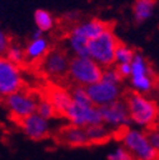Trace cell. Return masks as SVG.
<instances>
[{"label": "cell", "instance_id": "obj_1", "mask_svg": "<svg viewBox=\"0 0 159 160\" xmlns=\"http://www.w3.org/2000/svg\"><path fill=\"white\" fill-rule=\"evenodd\" d=\"M126 104L129 108L131 122L139 128H150L158 125L159 121V107L156 101L146 94L131 92L126 97Z\"/></svg>", "mask_w": 159, "mask_h": 160}, {"label": "cell", "instance_id": "obj_2", "mask_svg": "<svg viewBox=\"0 0 159 160\" xmlns=\"http://www.w3.org/2000/svg\"><path fill=\"white\" fill-rule=\"evenodd\" d=\"M121 145L125 146L134 160H158L159 152L151 146L146 131L139 127H127L120 133Z\"/></svg>", "mask_w": 159, "mask_h": 160}, {"label": "cell", "instance_id": "obj_3", "mask_svg": "<svg viewBox=\"0 0 159 160\" xmlns=\"http://www.w3.org/2000/svg\"><path fill=\"white\" fill-rule=\"evenodd\" d=\"M105 68H102L93 58L74 56L70 60L68 76L75 85L89 87L102 79Z\"/></svg>", "mask_w": 159, "mask_h": 160}, {"label": "cell", "instance_id": "obj_4", "mask_svg": "<svg viewBox=\"0 0 159 160\" xmlns=\"http://www.w3.org/2000/svg\"><path fill=\"white\" fill-rule=\"evenodd\" d=\"M130 85L134 92L146 95L154 92L156 88V79L150 68V64L140 52H136L134 60L131 61Z\"/></svg>", "mask_w": 159, "mask_h": 160}, {"label": "cell", "instance_id": "obj_5", "mask_svg": "<svg viewBox=\"0 0 159 160\" xmlns=\"http://www.w3.org/2000/svg\"><path fill=\"white\" fill-rule=\"evenodd\" d=\"M39 99L41 98L34 93L21 89L10 95L4 97V106L9 112L10 117L21 122L22 119L37 112Z\"/></svg>", "mask_w": 159, "mask_h": 160}, {"label": "cell", "instance_id": "obj_6", "mask_svg": "<svg viewBox=\"0 0 159 160\" xmlns=\"http://www.w3.org/2000/svg\"><path fill=\"white\" fill-rule=\"evenodd\" d=\"M117 38L111 28L89 42V57L102 68H110L115 64V53L118 46Z\"/></svg>", "mask_w": 159, "mask_h": 160}, {"label": "cell", "instance_id": "obj_7", "mask_svg": "<svg viewBox=\"0 0 159 160\" xmlns=\"http://www.w3.org/2000/svg\"><path fill=\"white\" fill-rule=\"evenodd\" d=\"M64 116L69 121L70 125L84 127V128H87L92 125L103 123L101 108L97 107L93 103L73 102Z\"/></svg>", "mask_w": 159, "mask_h": 160}, {"label": "cell", "instance_id": "obj_8", "mask_svg": "<svg viewBox=\"0 0 159 160\" xmlns=\"http://www.w3.org/2000/svg\"><path fill=\"white\" fill-rule=\"evenodd\" d=\"M101 113L103 123L112 132H121L122 130L127 128L131 122L126 101L122 99L101 107Z\"/></svg>", "mask_w": 159, "mask_h": 160}, {"label": "cell", "instance_id": "obj_9", "mask_svg": "<svg viewBox=\"0 0 159 160\" xmlns=\"http://www.w3.org/2000/svg\"><path fill=\"white\" fill-rule=\"evenodd\" d=\"M23 88V75L21 66L13 64L8 58L0 60V94L2 97L10 95Z\"/></svg>", "mask_w": 159, "mask_h": 160}, {"label": "cell", "instance_id": "obj_10", "mask_svg": "<svg viewBox=\"0 0 159 160\" xmlns=\"http://www.w3.org/2000/svg\"><path fill=\"white\" fill-rule=\"evenodd\" d=\"M87 92L93 104H95L99 108L121 99V94H122L120 84L105 82L102 79L99 82L87 87Z\"/></svg>", "mask_w": 159, "mask_h": 160}, {"label": "cell", "instance_id": "obj_11", "mask_svg": "<svg viewBox=\"0 0 159 160\" xmlns=\"http://www.w3.org/2000/svg\"><path fill=\"white\" fill-rule=\"evenodd\" d=\"M70 60L61 50H51L41 61V69L51 79H60L68 75Z\"/></svg>", "mask_w": 159, "mask_h": 160}, {"label": "cell", "instance_id": "obj_12", "mask_svg": "<svg viewBox=\"0 0 159 160\" xmlns=\"http://www.w3.org/2000/svg\"><path fill=\"white\" fill-rule=\"evenodd\" d=\"M19 126H21L23 133L28 138L34 140V141L44 140L50 133V119L44 118L37 112L22 119L19 122Z\"/></svg>", "mask_w": 159, "mask_h": 160}, {"label": "cell", "instance_id": "obj_13", "mask_svg": "<svg viewBox=\"0 0 159 160\" xmlns=\"http://www.w3.org/2000/svg\"><path fill=\"white\" fill-rule=\"evenodd\" d=\"M60 140L63 144H65L68 146H73V148L85 146L89 144L87 130L84 127H79V126H74V125H70L61 130Z\"/></svg>", "mask_w": 159, "mask_h": 160}, {"label": "cell", "instance_id": "obj_14", "mask_svg": "<svg viewBox=\"0 0 159 160\" xmlns=\"http://www.w3.org/2000/svg\"><path fill=\"white\" fill-rule=\"evenodd\" d=\"M26 57L27 62L42 61L45 56L50 52V43L45 37L41 38H31V41L26 45Z\"/></svg>", "mask_w": 159, "mask_h": 160}, {"label": "cell", "instance_id": "obj_15", "mask_svg": "<svg viewBox=\"0 0 159 160\" xmlns=\"http://www.w3.org/2000/svg\"><path fill=\"white\" fill-rule=\"evenodd\" d=\"M108 28H110V26L106 22L101 21V19H95V18L90 19V21H87V22H83V23H79L75 27H73L74 31L80 33L85 38H88L89 41L97 38L98 36H101Z\"/></svg>", "mask_w": 159, "mask_h": 160}, {"label": "cell", "instance_id": "obj_16", "mask_svg": "<svg viewBox=\"0 0 159 160\" xmlns=\"http://www.w3.org/2000/svg\"><path fill=\"white\" fill-rule=\"evenodd\" d=\"M47 98L52 102L54 107L56 108V112L59 114H65L68 108L73 103V98H71V92L66 90L61 87H55L49 92Z\"/></svg>", "mask_w": 159, "mask_h": 160}, {"label": "cell", "instance_id": "obj_17", "mask_svg": "<svg viewBox=\"0 0 159 160\" xmlns=\"http://www.w3.org/2000/svg\"><path fill=\"white\" fill-rule=\"evenodd\" d=\"M89 39L78 33L71 28L69 36H68V46L70 51L74 53V56L80 57H88L89 56Z\"/></svg>", "mask_w": 159, "mask_h": 160}, {"label": "cell", "instance_id": "obj_18", "mask_svg": "<svg viewBox=\"0 0 159 160\" xmlns=\"http://www.w3.org/2000/svg\"><path fill=\"white\" fill-rule=\"evenodd\" d=\"M155 10V0H136L132 7V15L137 23H144L153 17Z\"/></svg>", "mask_w": 159, "mask_h": 160}, {"label": "cell", "instance_id": "obj_19", "mask_svg": "<svg viewBox=\"0 0 159 160\" xmlns=\"http://www.w3.org/2000/svg\"><path fill=\"white\" fill-rule=\"evenodd\" d=\"M89 144H101L105 142L111 136V130L105 125V123H98V125H92L85 128Z\"/></svg>", "mask_w": 159, "mask_h": 160}, {"label": "cell", "instance_id": "obj_20", "mask_svg": "<svg viewBox=\"0 0 159 160\" xmlns=\"http://www.w3.org/2000/svg\"><path fill=\"white\" fill-rule=\"evenodd\" d=\"M33 21H34L36 27L44 32L51 31L55 24V19L52 14L45 9H37L33 14Z\"/></svg>", "mask_w": 159, "mask_h": 160}, {"label": "cell", "instance_id": "obj_21", "mask_svg": "<svg viewBox=\"0 0 159 160\" xmlns=\"http://www.w3.org/2000/svg\"><path fill=\"white\" fill-rule=\"evenodd\" d=\"M3 57L8 58L9 61H12L13 64H17L21 66L23 62L27 61V57H26V50L15 43H12L9 46V48L7 50V52L3 55Z\"/></svg>", "mask_w": 159, "mask_h": 160}, {"label": "cell", "instance_id": "obj_22", "mask_svg": "<svg viewBox=\"0 0 159 160\" xmlns=\"http://www.w3.org/2000/svg\"><path fill=\"white\" fill-rule=\"evenodd\" d=\"M136 52L127 45L125 43H118L117 48H116V53H115V64H130L134 57H135Z\"/></svg>", "mask_w": 159, "mask_h": 160}, {"label": "cell", "instance_id": "obj_23", "mask_svg": "<svg viewBox=\"0 0 159 160\" xmlns=\"http://www.w3.org/2000/svg\"><path fill=\"white\" fill-rule=\"evenodd\" d=\"M37 113L39 116H42L44 118H46V119H51L57 114L56 108L54 107L52 102L49 98H41L39 99L38 106H37Z\"/></svg>", "mask_w": 159, "mask_h": 160}, {"label": "cell", "instance_id": "obj_24", "mask_svg": "<svg viewBox=\"0 0 159 160\" xmlns=\"http://www.w3.org/2000/svg\"><path fill=\"white\" fill-rule=\"evenodd\" d=\"M108 160H134V158L131 156V154L129 152V150L120 145V146H117L107 156Z\"/></svg>", "mask_w": 159, "mask_h": 160}, {"label": "cell", "instance_id": "obj_25", "mask_svg": "<svg viewBox=\"0 0 159 160\" xmlns=\"http://www.w3.org/2000/svg\"><path fill=\"white\" fill-rule=\"evenodd\" d=\"M102 80L113 83V84H120L121 80H122V76L120 75V72H118L117 68L110 66V68H105L103 74H102Z\"/></svg>", "mask_w": 159, "mask_h": 160}, {"label": "cell", "instance_id": "obj_26", "mask_svg": "<svg viewBox=\"0 0 159 160\" xmlns=\"http://www.w3.org/2000/svg\"><path fill=\"white\" fill-rule=\"evenodd\" d=\"M146 135H148V138H149L151 146L159 152V125H155V126L148 128Z\"/></svg>", "mask_w": 159, "mask_h": 160}, {"label": "cell", "instance_id": "obj_27", "mask_svg": "<svg viewBox=\"0 0 159 160\" xmlns=\"http://www.w3.org/2000/svg\"><path fill=\"white\" fill-rule=\"evenodd\" d=\"M10 45H12V42H10L9 36L4 31H2L0 32V52H2V55H4L7 52V50L9 48Z\"/></svg>", "mask_w": 159, "mask_h": 160}, {"label": "cell", "instance_id": "obj_28", "mask_svg": "<svg viewBox=\"0 0 159 160\" xmlns=\"http://www.w3.org/2000/svg\"><path fill=\"white\" fill-rule=\"evenodd\" d=\"M116 68H117L118 72H120V75L122 76V79L124 78H130V75H131V62L130 64H118V65H116Z\"/></svg>", "mask_w": 159, "mask_h": 160}, {"label": "cell", "instance_id": "obj_29", "mask_svg": "<svg viewBox=\"0 0 159 160\" xmlns=\"http://www.w3.org/2000/svg\"><path fill=\"white\" fill-rule=\"evenodd\" d=\"M41 37H44V31H41V29H36L33 33H32V36H31V38H41Z\"/></svg>", "mask_w": 159, "mask_h": 160}, {"label": "cell", "instance_id": "obj_30", "mask_svg": "<svg viewBox=\"0 0 159 160\" xmlns=\"http://www.w3.org/2000/svg\"><path fill=\"white\" fill-rule=\"evenodd\" d=\"M155 99H156V103L159 104V84L156 85V88H155Z\"/></svg>", "mask_w": 159, "mask_h": 160}]
</instances>
